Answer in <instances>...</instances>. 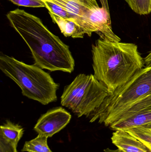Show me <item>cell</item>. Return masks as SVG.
Here are the masks:
<instances>
[{
    "instance_id": "6da1fadb",
    "label": "cell",
    "mask_w": 151,
    "mask_h": 152,
    "mask_svg": "<svg viewBox=\"0 0 151 152\" xmlns=\"http://www.w3.org/2000/svg\"><path fill=\"white\" fill-rule=\"evenodd\" d=\"M6 16L29 47L35 65L51 72L73 71L75 63L69 46L52 34L40 19L19 9Z\"/></svg>"
},
{
    "instance_id": "7a4b0ae2",
    "label": "cell",
    "mask_w": 151,
    "mask_h": 152,
    "mask_svg": "<svg viewBox=\"0 0 151 152\" xmlns=\"http://www.w3.org/2000/svg\"><path fill=\"white\" fill-rule=\"evenodd\" d=\"M94 75L110 94L126 83L145 67L137 45L100 38L92 45Z\"/></svg>"
},
{
    "instance_id": "3957f363",
    "label": "cell",
    "mask_w": 151,
    "mask_h": 152,
    "mask_svg": "<svg viewBox=\"0 0 151 152\" xmlns=\"http://www.w3.org/2000/svg\"><path fill=\"white\" fill-rule=\"evenodd\" d=\"M0 69L19 86L23 95L43 105L57 100L58 84L36 65H30L5 54L0 56Z\"/></svg>"
},
{
    "instance_id": "277c9868",
    "label": "cell",
    "mask_w": 151,
    "mask_h": 152,
    "mask_svg": "<svg viewBox=\"0 0 151 152\" xmlns=\"http://www.w3.org/2000/svg\"><path fill=\"white\" fill-rule=\"evenodd\" d=\"M151 95V66L144 67L126 83L110 94L90 116V122L98 121L109 127L124 112Z\"/></svg>"
},
{
    "instance_id": "5b68a950",
    "label": "cell",
    "mask_w": 151,
    "mask_h": 152,
    "mask_svg": "<svg viewBox=\"0 0 151 152\" xmlns=\"http://www.w3.org/2000/svg\"><path fill=\"white\" fill-rule=\"evenodd\" d=\"M109 94L107 87L94 75L80 74L65 88L61 104L79 118H89Z\"/></svg>"
},
{
    "instance_id": "8992f818",
    "label": "cell",
    "mask_w": 151,
    "mask_h": 152,
    "mask_svg": "<svg viewBox=\"0 0 151 152\" xmlns=\"http://www.w3.org/2000/svg\"><path fill=\"white\" fill-rule=\"evenodd\" d=\"M151 123V95L122 113L109 127L113 130H126Z\"/></svg>"
},
{
    "instance_id": "52a82bcc",
    "label": "cell",
    "mask_w": 151,
    "mask_h": 152,
    "mask_svg": "<svg viewBox=\"0 0 151 152\" xmlns=\"http://www.w3.org/2000/svg\"><path fill=\"white\" fill-rule=\"evenodd\" d=\"M71 118V114L64 109L62 107L55 108L41 116L34 129L38 134L51 137L64 128Z\"/></svg>"
},
{
    "instance_id": "ba28073f",
    "label": "cell",
    "mask_w": 151,
    "mask_h": 152,
    "mask_svg": "<svg viewBox=\"0 0 151 152\" xmlns=\"http://www.w3.org/2000/svg\"><path fill=\"white\" fill-rule=\"evenodd\" d=\"M67 11L77 17L79 26L85 34L89 35V21L91 16L100 7L96 0H47Z\"/></svg>"
},
{
    "instance_id": "9c48e42d",
    "label": "cell",
    "mask_w": 151,
    "mask_h": 152,
    "mask_svg": "<svg viewBox=\"0 0 151 152\" xmlns=\"http://www.w3.org/2000/svg\"><path fill=\"white\" fill-rule=\"evenodd\" d=\"M111 139L112 143L123 152H151L144 144L126 130H115Z\"/></svg>"
},
{
    "instance_id": "30bf717a",
    "label": "cell",
    "mask_w": 151,
    "mask_h": 152,
    "mask_svg": "<svg viewBox=\"0 0 151 152\" xmlns=\"http://www.w3.org/2000/svg\"><path fill=\"white\" fill-rule=\"evenodd\" d=\"M49 13L53 22L58 25L65 37L73 38H83L85 34L84 31L74 21L59 17L50 12Z\"/></svg>"
},
{
    "instance_id": "8fae6325",
    "label": "cell",
    "mask_w": 151,
    "mask_h": 152,
    "mask_svg": "<svg viewBox=\"0 0 151 152\" xmlns=\"http://www.w3.org/2000/svg\"><path fill=\"white\" fill-rule=\"evenodd\" d=\"M24 131L21 126L9 120L6 121V122L0 127V136L17 146L23 136Z\"/></svg>"
},
{
    "instance_id": "7c38bea8",
    "label": "cell",
    "mask_w": 151,
    "mask_h": 152,
    "mask_svg": "<svg viewBox=\"0 0 151 152\" xmlns=\"http://www.w3.org/2000/svg\"><path fill=\"white\" fill-rule=\"evenodd\" d=\"M48 137L38 134L34 139L26 142L22 149V152H53L48 144Z\"/></svg>"
},
{
    "instance_id": "4fadbf2b",
    "label": "cell",
    "mask_w": 151,
    "mask_h": 152,
    "mask_svg": "<svg viewBox=\"0 0 151 152\" xmlns=\"http://www.w3.org/2000/svg\"><path fill=\"white\" fill-rule=\"evenodd\" d=\"M43 1L45 4V8L48 9L49 12L53 13L61 18L74 21L79 26V21L77 17L68 12L64 8L52 2L47 0H43Z\"/></svg>"
},
{
    "instance_id": "5bb4252c",
    "label": "cell",
    "mask_w": 151,
    "mask_h": 152,
    "mask_svg": "<svg viewBox=\"0 0 151 152\" xmlns=\"http://www.w3.org/2000/svg\"><path fill=\"white\" fill-rule=\"evenodd\" d=\"M135 13L141 15H148L151 12V0H125Z\"/></svg>"
},
{
    "instance_id": "9a60e30c",
    "label": "cell",
    "mask_w": 151,
    "mask_h": 152,
    "mask_svg": "<svg viewBox=\"0 0 151 152\" xmlns=\"http://www.w3.org/2000/svg\"><path fill=\"white\" fill-rule=\"evenodd\" d=\"M125 130L144 144L151 152V131L141 127L133 128Z\"/></svg>"
},
{
    "instance_id": "2e32d148",
    "label": "cell",
    "mask_w": 151,
    "mask_h": 152,
    "mask_svg": "<svg viewBox=\"0 0 151 152\" xmlns=\"http://www.w3.org/2000/svg\"><path fill=\"white\" fill-rule=\"evenodd\" d=\"M11 2L19 6L32 7V8H43L45 4L43 0H9Z\"/></svg>"
},
{
    "instance_id": "e0dca14e",
    "label": "cell",
    "mask_w": 151,
    "mask_h": 152,
    "mask_svg": "<svg viewBox=\"0 0 151 152\" xmlns=\"http://www.w3.org/2000/svg\"><path fill=\"white\" fill-rule=\"evenodd\" d=\"M17 147L0 136V152H17Z\"/></svg>"
},
{
    "instance_id": "ac0fdd59",
    "label": "cell",
    "mask_w": 151,
    "mask_h": 152,
    "mask_svg": "<svg viewBox=\"0 0 151 152\" xmlns=\"http://www.w3.org/2000/svg\"><path fill=\"white\" fill-rule=\"evenodd\" d=\"M144 63L145 66H151V51L144 58Z\"/></svg>"
},
{
    "instance_id": "d6986e66",
    "label": "cell",
    "mask_w": 151,
    "mask_h": 152,
    "mask_svg": "<svg viewBox=\"0 0 151 152\" xmlns=\"http://www.w3.org/2000/svg\"><path fill=\"white\" fill-rule=\"evenodd\" d=\"M104 151L105 152H123L118 149H117V150H111V149H109V148L105 149L104 150Z\"/></svg>"
},
{
    "instance_id": "ffe728a7",
    "label": "cell",
    "mask_w": 151,
    "mask_h": 152,
    "mask_svg": "<svg viewBox=\"0 0 151 152\" xmlns=\"http://www.w3.org/2000/svg\"><path fill=\"white\" fill-rule=\"evenodd\" d=\"M140 127L144 128L145 129H147V130L151 131V123Z\"/></svg>"
},
{
    "instance_id": "44dd1931",
    "label": "cell",
    "mask_w": 151,
    "mask_h": 152,
    "mask_svg": "<svg viewBox=\"0 0 151 152\" xmlns=\"http://www.w3.org/2000/svg\"><path fill=\"white\" fill-rule=\"evenodd\" d=\"M149 131H150V130H149Z\"/></svg>"
}]
</instances>
